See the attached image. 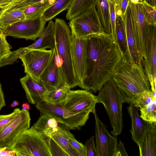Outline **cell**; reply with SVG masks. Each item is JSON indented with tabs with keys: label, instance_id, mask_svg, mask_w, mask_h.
<instances>
[{
	"label": "cell",
	"instance_id": "cell-1",
	"mask_svg": "<svg viewBox=\"0 0 156 156\" xmlns=\"http://www.w3.org/2000/svg\"><path fill=\"white\" fill-rule=\"evenodd\" d=\"M122 55L111 34L89 35L86 39L85 66L78 86L96 93L112 78Z\"/></svg>",
	"mask_w": 156,
	"mask_h": 156
},
{
	"label": "cell",
	"instance_id": "cell-2",
	"mask_svg": "<svg viewBox=\"0 0 156 156\" xmlns=\"http://www.w3.org/2000/svg\"><path fill=\"white\" fill-rule=\"evenodd\" d=\"M112 78L122 94L123 103L138 107L143 92L151 90L142 62L135 63L122 57Z\"/></svg>",
	"mask_w": 156,
	"mask_h": 156
},
{
	"label": "cell",
	"instance_id": "cell-3",
	"mask_svg": "<svg viewBox=\"0 0 156 156\" xmlns=\"http://www.w3.org/2000/svg\"><path fill=\"white\" fill-rule=\"evenodd\" d=\"M55 46L59 64L66 84L71 88L80 84L75 73L71 54L72 33L65 21L56 18L54 22Z\"/></svg>",
	"mask_w": 156,
	"mask_h": 156
},
{
	"label": "cell",
	"instance_id": "cell-4",
	"mask_svg": "<svg viewBox=\"0 0 156 156\" xmlns=\"http://www.w3.org/2000/svg\"><path fill=\"white\" fill-rule=\"evenodd\" d=\"M99 91L97 102L104 105L113 128L111 133L116 137L121 133L123 127L122 94L112 78Z\"/></svg>",
	"mask_w": 156,
	"mask_h": 156
},
{
	"label": "cell",
	"instance_id": "cell-5",
	"mask_svg": "<svg viewBox=\"0 0 156 156\" xmlns=\"http://www.w3.org/2000/svg\"><path fill=\"white\" fill-rule=\"evenodd\" d=\"M48 138L33 126L22 132L6 149L14 151L16 156H51Z\"/></svg>",
	"mask_w": 156,
	"mask_h": 156
},
{
	"label": "cell",
	"instance_id": "cell-6",
	"mask_svg": "<svg viewBox=\"0 0 156 156\" xmlns=\"http://www.w3.org/2000/svg\"><path fill=\"white\" fill-rule=\"evenodd\" d=\"M36 107L41 113L54 117L69 130L80 129L89 118L90 113L73 112L63 107L60 102L52 104L43 100L37 103Z\"/></svg>",
	"mask_w": 156,
	"mask_h": 156
},
{
	"label": "cell",
	"instance_id": "cell-7",
	"mask_svg": "<svg viewBox=\"0 0 156 156\" xmlns=\"http://www.w3.org/2000/svg\"><path fill=\"white\" fill-rule=\"evenodd\" d=\"M68 24L72 34L79 38L104 32L95 6L71 19Z\"/></svg>",
	"mask_w": 156,
	"mask_h": 156
},
{
	"label": "cell",
	"instance_id": "cell-8",
	"mask_svg": "<svg viewBox=\"0 0 156 156\" xmlns=\"http://www.w3.org/2000/svg\"><path fill=\"white\" fill-rule=\"evenodd\" d=\"M40 16L26 19L2 29L6 36L35 41L43 33L46 24Z\"/></svg>",
	"mask_w": 156,
	"mask_h": 156
},
{
	"label": "cell",
	"instance_id": "cell-9",
	"mask_svg": "<svg viewBox=\"0 0 156 156\" xmlns=\"http://www.w3.org/2000/svg\"><path fill=\"white\" fill-rule=\"evenodd\" d=\"M60 103L63 107L73 112L90 113L96 112L97 103L96 96L85 90H70L65 99Z\"/></svg>",
	"mask_w": 156,
	"mask_h": 156
},
{
	"label": "cell",
	"instance_id": "cell-10",
	"mask_svg": "<svg viewBox=\"0 0 156 156\" xmlns=\"http://www.w3.org/2000/svg\"><path fill=\"white\" fill-rule=\"evenodd\" d=\"M31 118L29 111L22 109L0 130V148L9 147L23 131L30 128Z\"/></svg>",
	"mask_w": 156,
	"mask_h": 156
},
{
	"label": "cell",
	"instance_id": "cell-11",
	"mask_svg": "<svg viewBox=\"0 0 156 156\" xmlns=\"http://www.w3.org/2000/svg\"><path fill=\"white\" fill-rule=\"evenodd\" d=\"M52 49H33L20 56L24 72L34 80L39 81L40 76L51 57Z\"/></svg>",
	"mask_w": 156,
	"mask_h": 156
},
{
	"label": "cell",
	"instance_id": "cell-12",
	"mask_svg": "<svg viewBox=\"0 0 156 156\" xmlns=\"http://www.w3.org/2000/svg\"><path fill=\"white\" fill-rule=\"evenodd\" d=\"M55 40L54 31V22L51 20L47 26L44 28L41 35L34 43L27 47L21 48L11 51L3 58V62L5 65L13 64L20 56L28 51L33 49H53L55 48Z\"/></svg>",
	"mask_w": 156,
	"mask_h": 156
},
{
	"label": "cell",
	"instance_id": "cell-13",
	"mask_svg": "<svg viewBox=\"0 0 156 156\" xmlns=\"http://www.w3.org/2000/svg\"><path fill=\"white\" fill-rule=\"evenodd\" d=\"M145 56L142 62L150 85H156V25L147 24L145 34Z\"/></svg>",
	"mask_w": 156,
	"mask_h": 156
},
{
	"label": "cell",
	"instance_id": "cell-14",
	"mask_svg": "<svg viewBox=\"0 0 156 156\" xmlns=\"http://www.w3.org/2000/svg\"><path fill=\"white\" fill-rule=\"evenodd\" d=\"M95 134L98 156H119L117 138L112 136L106 126L99 119L96 112Z\"/></svg>",
	"mask_w": 156,
	"mask_h": 156
},
{
	"label": "cell",
	"instance_id": "cell-15",
	"mask_svg": "<svg viewBox=\"0 0 156 156\" xmlns=\"http://www.w3.org/2000/svg\"><path fill=\"white\" fill-rule=\"evenodd\" d=\"M39 81L49 91L66 85L59 64L55 48L52 49L50 59L40 76Z\"/></svg>",
	"mask_w": 156,
	"mask_h": 156
},
{
	"label": "cell",
	"instance_id": "cell-16",
	"mask_svg": "<svg viewBox=\"0 0 156 156\" xmlns=\"http://www.w3.org/2000/svg\"><path fill=\"white\" fill-rule=\"evenodd\" d=\"M128 8L130 11L136 48L142 61L145 56V34L147 25L140 4L130 1Z\"/></svg>",
	"mask_w": 156,
	"mask_h": 156
},
{
	"label": "cell",
	"instance_id": "cell-17",
	"mask_svg": "<svg viewBox=\"0 0 156 156\" xmlns=\"http://www.w3.org/2000/svg\"><path fill=\"white\" fill-rule=\"evenodd\" d=\"M86 39L79 38L72 34V62L74 71L80 84L82 80L85 69Z\"/></svg>",
	"mask_w": 156,
	"mask_h": 156
},
{
	"label": "cell",
	"instance_id": "cell-18",
	"mask_svg": "<svg viewBox=\"0 0 156 156\" xmlns=\"http://www.w3.org/2000/svg\"><path fill=\"white\" fill-rule=\"evenodd\" d=\"M29 103L36 104L44 100V96L48 91L40 82L34 80L28 75L20 79Z\"/></svg>",
	"mask_w": 156,
	"mask_h": 156
},
{
	"label": "cell",
	"instance_id": "cell-19",
	"mask_svg": "<svg viewBox=\"0 0 156 156\" xmlns=\"http://www.w3.org/2000/svg\"><path fill=\"white\" fill-rule=\"evenodd\" d=\"M140 156H156V122H146L138 145Z\"/></svg>",
	"mask_w": 156,
	"mask_h": 156
},
{
	"label": "cell",
	"instance_id": "cell-20",
	"mask_svg": "<svg viewBox=\"0 0 156 156\" xmlns=\"http://www.w3.org/2000/svg\"><path fill=\"white\" fill-rule=\"evenodd\" d=\"M123 20L127 43V52L123 57L131 62L138 64L142 62V61L136 48L131 16L128 8Z\"/></svg>",
	"mask_w": 156,
	"mask_h": 156
},
{
	"label": "cell",
	"instance_id": "cell-21",
	"mask_svg": "<svg viewBox=\"0 0 156 156\" xmlns=\"http://www.w3.org/2000/svg\"><path fill=\"white\" fill-rule=\"evenodd\" d=\"M129 104L127 108L131 118V138L138 145L144 133L146 122L140 117L138 113L139 108L133 104Z\"/></svg>",
	"mask_w": 156,
	"mask_h": 156
},
{
	"label": "cell",
	"instance_id": "cell-22",
	"mask_svg": "<svg viewBox=\"0 0 156 156\" xmlns=\"http://www.w3.org/2000/svg\"><path fill=\"white\" fill-rule=\"evenodd\" d=\"M59 123L54 117L43 114L33 126L40 132L49 136L58 131Z\"/></svg>",
	"mask_w": 156,
	"mask_h": 156
},
{
	"label": "cell",
	"instance_id": "cell-23",
	"mask_svg": "<svg viewBox=\"0 0 156 156\" xmlns=\"http://www.w3.org/2000/svg\"><path fill=\"white\" fill-rule=\"evenodd\" d=\"M104 32L111 34L109 0H96L95 6Z\"/></svg>",
	"mask_w": 156,
	"mask_h": 156
},
{
	"label": "cell",
	"instance_id": "cell-24",
	"mask_svg": "<svg viewBox=\"0 0 156 156\" xmlns=\"http://www.w3.org/2000/svg\"><path fill=\"white\" fill-rule=\"evenodd\" d=\"M96 0H73L68 9L66 15L67 20H70L80 14L95 6Z\"/></svg>",
	"mask_w": 156,
	"mask_h": 156
},
{
	"label": "cell",
	"instance_id": "cell-25",
	"mask_svg": "<svg viewBox=\"0 0 156 156\" xmlns=\"http://www.w3.org/2000/svg\"><path fill=\"white\" fill-rule=\"evenodd\" d=\"M73 0H55V2L44 12L41 16L45 22L52 20L64 10L68 9Z\"/></svg>",
	"mask_w": 156,
	"mask_h": 156
},
{
	"label": "cell",
	"instance_id": "cell-26",
	"mask_svg": "<svg viewBox=\"0 0 156 156\" xmlns=\"http://www.w3.org/2000/svg\"><path fill=\"white\" fill-rule=\"evenodd\" d=\"M115 41L118 45L122 57L127 51V43L123 18L115 16Z\"/></svg>",
	"mask_w": 156,
	"mask_h": 156
},
{
	"label": "cell",
	"instance_id": "cell-27",
	"mask_svg": "<svg viewBox=\"0 0 156 156\" xmlns=\"http://www.w3.org/2000/svg\"><path fill=\"white\" fill-rule=\"evenodd\" d=\"M25 19L23 9L5 10L0 17V28L3 29L15 23Z\"/></svg>",
	"mask_w": 156,
	"mask_h": 156
},
{
	"label": "cell",
	"instance_id": "cell-28",
	"mask_svg": "<svg viewBox=\"0 0 156 156\" xmlns=\"http://www.w3.org/2000/svg\"><path fill=\"white\" fill-rule=\"evenodd\" d=\"M55 0H47L27 7L23 9L26 19H32L41 16Z\"/></svg>",
	"mask_w": 156,
	"mask_h": 156
},
{
	"label": "cell",
	"instance_id": "cell-29",
	"mask_svg": "<svg viewBox=\"0 0 156 156\" xmlns=\"http://www.w3.org/2000/svg\"><path fill=\"white\" fill-rule=\"evenodd\" d=\"M57 132L62 134L66 138L71 146L77 152L80 156H86L85 148L84 145L76 140L67 127L61 124Z\"/></svg>",
	"mask_w": 156,
	"mask_h": 156
},
{
	"label": "cell",
	"instance_id": "cell-30",
	"mask_svg": "<svg viewBox=\"0 0 156 156\" xmlns=\"http://www.w3.org/2000/svg\"><path fill=\"white\" fill-rule=\"evenodd\" d=\"M71 88L65 85L59 89L48 91L44 96V100L52 104H56L63 101L70 90Z\"/></svg>",
	"mask_w": 156,
	"mask_h": 156
},
{
	"label": "cell",
	"instance_id": "cell-31",
	"mask_svg": "<svg viewBox=\"0 0 156 156\" xmlns=\"http://www.w3.org/2000/svg\"><path fill=\"white\" fill-rule=\"evenodd\" d=\"M140 110V116L145 122H156V97H154L150 103Z\"/></svg>",
	"mask_w": 156,
	"mask_h": 156
},
{
	"label": "cell",
	"instance_id": "cell-32",
	"mask_svg": "<svg viewBox=\"0 0 156 156\" xmlns=\"http://www.w3.org/2000/svg\"><path fill=\"white\" fill-rule=\"evenodd\" d=\"M48 136L58 142L69 156H80L77 152L71 146L66 138L62 134L58 132H55Z\"/></svg>",
	"mask_w": 156,
	"mask_h": 156
},
{
	"label": "cell",
	"instance_id": "cell-33",
	"mask_svg": "<svg viewBox=\"0 0 156 156\" xmlns=\"http://www.w3.org/2000/svg\"><path fill=\"white\" fill-rule=\"evenodd\" d=\"M140 4L147 24L156 25V8L144 2Z\"/></svg>",
	"mask_w": 156,
	"mask_h": 156
},
{
	"label": "cell",
	"instance_id": "cell-34",
	"mask_svg": "<svg viewBox=\"0 0 156 156\" xmlns=\"http://www.w3.org/2000/svg\"><path fill=\"white\" fill-rule=\"evenodd\" d=\"M48 136V146L51 156H69L58 142L50 137Z\"/></svg>",
	"mask_w": 156,
	"mask_h": 156
},
{
	"label": "cell",
	"instance_id": "cell-35",
	"mask_svg": "<svg viewBox=\"0 0 156 156\" xmlns=\"http://www.w3.org/2000/svg\"><path fill=\"white\" fill-rule=\"evenodd\" d=\"M6 36L0 28V60L11 52L12 47L7 42Z\"/></svg>",
	"mask_w": 156,
	"mask_h": 156
},
{
	"label": "cell",
	"instance_id": "cell-36",
	"mask_svg": "<svg viewBox=\"0 0 156 156\" xmlns=\"http://www.w3.org/2000/svg\"><path fill=\"white\" fill-rule=\"evenodd\" d=\"M47 0H22L11 5L5 10L14 9H23L30 5L41 2Z\"/></svg>",
	"mask_w": 156,
	"mask_h": 156
},
{
	"label": "cell",
	"instance_id": "cell-37",
	"mask_svg": "<svg viewBox=\"0 0 156 156\" xmlns=\"http://www.w3.org/2000/svg\"><path fill=\"white\" fill-rule=\"evenodd\" d=\"M130 0H120L115 5V16H120L122 18L125 16Z\"/></svg>",
	"mask_w": 156,
	"mask_h": 156
},
{
	"label": "cell",
	"instance_id": "cell-38",
	"mask_svg": "<svg viewBox=\"0 0 156 156\" xmlns=\"http://www.w3.org/2000/svg\"><path fill=\"white\" fill-rule=\"evenodd\" d=\"M84 145L85 148L86 156H98L94 136H91L86 141Z\"/></svg>",
	"mask_w": 156,
	"mask_h": 156
},
{
	"label": "cell",
	"instance_id": "cell-39",
	"mask_svg": "<svg viewBox=\"0 0 156 156\" xmlns=\"http://www.w3.org/2000/svg\"><path fill=\"white\" fill-rule=\"evenodd\" d=\"M20 110L19 108H16L10 114L0 115V130L9 123Z\"/></svg>",
	"mask_w": 156,
	"mask_h": 156
},
{
	"label": "cell",
	"instance_id": "cell-40",
	"mask_svg": "<svg viewBox=\"0 0 156 156\" xmlns=\"http://www.w3.org/2000/svg\"><path fill=\"white\" fill-rule=\"evenodd\" d=\"M110 11V19L111 27V34L115 41V5L114 2L109 1Z\"/></svg>",
	"mask_w": 156,
	"mask_h": 156
},
{
	"label": "cell",
	"instance_id": "cell-41",
	"mask_svg": "<svg viewBox=\"0 0 156 156\" xmlns=\"http://www.w3.org/2000/svg\"><path fill=\"white\" fill-rule=\"evenodd\" d=\"M6 147L0 148V156H15V151L13 150H8Z\"/></svg>",
	"mask_w": 156,
	"mask_h": 156
},
{
	"label": "cell",
	"instance_id": "cell-42",
	"mask_svg": "<svg viewBox=\"0 0 156 156\" xmlns=\"http://www.w3.org/2000/svg\"><path fill=\"white\" fill-rule=\"evenodd\" d=\"M118 150L119 156H128L125 150L123 143L121 140H120L119 144H118Z\"/></svg>",
	"mask_w": 156,
	"mask_h": 156
},
{
	"label": "cell",
	"instance_id": "cell-43",
	"mask_svg": "<svg viewBox=\"0 0 156 156\" xmlns=\"http://www.w3.org/2000/svg\"><path fill=\"white\" fill-rule=\"evenodd\" d=\"M22 0H0V6L9 5L14 4Z\"/></svg>",
	"mask_w": 156,
	"mask_h": 156
},
{
	"label": "cell",
	"instance_id": "cell-44",
	"mask_svg": "<svg viewBox=\"0 0 156 156\" xmlns=\"http://www.w3.org/2000/svg\"><path fill=\"white\" fill-rule=\"evenodd\" d=\"M5 105L4 96L0 83V111L3 107Z\"/></svg>",
	"mask_w": 156,
	"mask_h": 156
},
{
	"label": "cell",
	"instance_id": "cell-45",
	"mask_svg": "<svg viewBox=\"0 0 156 156\" xmlns=\"http://www.w3.org/2000/svg\"><path fill=\"white\" fill-rule=\"evenodd\" d=\"M147 4L154 7L156 8V0H143Z\"/></svg>",
	"mask_w": 156,
	"mask_h": 156
},
{
	"label": "cell",
	"instance_id": "cell-46",
	"mask_svg": "<svg viewBox=\"0 0 156 156\" xmlns=\"http://www.w3.org/2000/svg\"><path fill=\"white\" fill-rule=\"evenodd\" d=\"M30 107L29 105L27 103H23L22 106V109L24 110H29L30 109Z\"/></svg>",
	"mask_w": 156,
	"mask_h": 156
},
{
	"label": "cell",
	"instance_id": "cell-47",
	"mask_svg": "<svg viewBox=\"0 0 156 156\" xmlns=\"http://www.w3.org/2000/svg\"><path fill=\"white\" fill-rule=\"evenodd\" d=\"M10 5L0 6V17L5 12V10Z\"/></svg>",
	"mask_w": 156,
	"mask_h": 156
},
{
	"label": "cell",
	"instance_id": "cell-48",
	"mask_svg": "<svg viewBox=\"0 0 156 156\" xmlns=\"http://www.w3.org/2000/svg\"><path fill=\"white\" fill-rule=\"evenodd\" d=\"M130 1L134 4H141L144 2L143 0H130Z\"/></svg>",
	"mask_w": 156,
	"mask_h": 156
},
{
	"label": "cell",
	"instance_id": "cell-49",
	"mask_svg": "<svg viewBox=\"0 0 156 156\" xmlns=\"http://www.w3.org/2000/svg\"><path fill=\"white\" fill-rule=\"evenodd\" d=\"M19 101L15 100L11 103V106L12 107H14L19 105Z\"/></svg>",
	"mask_w": 156,
	"mask_h": 156
},
{
	"label": "cell",
	"instance_id": "cell-50",
	"mask_svg": "<svg viewBox=\"0 0 156 156\" xmlns=\"http://www.w3.org/2000/svg\"><path fill=\"white\" fill-rule=\"evenodd\" d=\"M109 1H111L112 2H114L115 4V5H116L117 3L119 2L120 0H109Z\"/></svg>",
	"mask_w": 156,
	"mask_h": 156
}]
</instances>
